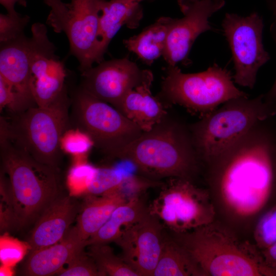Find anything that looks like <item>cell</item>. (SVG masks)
I'll list each match as a JSON object with an SVG mask.
<instances>
[{
  "label": "cell",
  "instance_id": "cell-1",
  "mask_svg": "<svg viewBox=\"0 0 276 276\" xmlns=\"http://www.w3.org/2000/svg\"><path fill=\"white\" fill-rule=\"evenodd\" d=\"M271 119L256 124L208 164L225 204L239 217L258 213L273 184L276 125Z\"/></svg>",
  "mask_w": 276,
  "mask_h": 276
},
{
  "label": "cell",
  "instance_id": "cell-2",
  "mask_svg": "<svg viewBox=\"0 0 276 276\" xmlns=\"http://www.w3.org/2000/svg\"><path fill=\"white\" fill-rule=\"evenodd\" d=\"M114 157L130 162L144 177L153 180L170 177L192 181L201 163L189 126L168 116Z\"/></svg>",
  "mask_w": 276,
  "mask_h": 276
},
{
  "label": "cell",
  "instance_id": "cell-3",
  "mask_svg": "<svg viewBox=\"0 0 276 276\" xmlns=\"http://www.w3.org/2000/svg\"><path fill=\"white\" fill-rule=\"evenodd\" d=\"M1 157L12 211L13 225L36 220L59 195L56 169L41 164L1 133Z\"/></svg>",
  "mask_w": 276,
  "mask_h": 276
},
{
  "label": "cell",
  "instance_id": "cell-4",
  "mask_svg": "<svg viewBox=\"0 0 276 276\" xmlns=\"http://www.w3.org/2000/svg\"><path fill=\"white\" fill-rule=\"evenodd\" d=\"M276 114V106L262 94L231 99L189 126L201 162L209 164L259 122Z\"/></svg>",
  "mask_w": 276,
  "mask_h": 276
},
{
  "label": "cell",
  "instance_id": "cell-5",
  "mask_svg": "<svg viewBox=\"0 0 276 276\" xmlns=\"http://www.w3.org/2000/svg\"><path fill=\"white\" fill-rule=\"evenodd\" d=\"M172 238L187 251L204 275H262L261 256L212 223L188 232H173Z\"/></svg>",
  "mask_w": 276,
  "mask_h": 276
},
{
  "label": "cell",
  "instance_id": "cell-6",
  "mask_svg": "<svg viewBox=\"0 0 276 276\" xmlns=\"http://www.w3.org/2000/svg\"><path fill=\"white\" fill-rule=\"evenodd\" d=\"M71 104L66 89L47 106L31 107L8 123L1 119V132L44 165L57 168L61 138L68 129Z\"/></svg>",
  "mask_w": 276,
  "mask_h": 276
},
{
  "label": "cell",
  "instance_id": "cell-7",
  "mask_svg": "<svg viewBox=\"0 0 276 276\" xmlns=\"http://www.w3.org/2000/svg\"><path fill=\"white\" fill-rule=\"evenodd\" d=\"M233 76L216 63L204 71L191 74L182 73L176 65H168L157 97L182 106L201 118L231 99L248 97L235 86Z\"/></svg>",
  "mask_w": 276,
  "mask_h": 276
},
{
  "label": "cell",
  "instance_id": "cell-8",
  "mask_svg": "<svg viewBox=\"0 0 276 276\" xmlns=\"http://www.w3.org/2000/svg\"><path fill=\"white\" fill-rule=\"evenodd\" d=\"M71 105L70 120L76 128L87 134L94 146L110 156L114 157L143 132L112 105L81 87L74 93Z\"/></svg>",
  "mask_w": 276,
  "mask_h": 276
},
{
  "label": "cell",
  "instance_id": "cell-9",
  "mask_svg": "<svg viewBox=\"0 0 276 276\" xmlns=\"http://www.w3.org/2000/svg\"><path fill=\"white\" fill-rule=\"evenodd\" d=\"M171 179L149 206L150 212L176 233L212 223L215 211L209 193L190 180Z\"/></svg>",
  "mask_w": 276,
  "mask_h": 276
},
{
  "label": "cell",
  "instance_id": "cell-10",
  "mask_svg": "<svg viewBox=\"0 0 276 276\" xmlns=\"http://www.w3.org/2000/svg\"><path fill=\"white\" fill-rule=\"evenodd\" d=\"M221 25L232 54L234 81L252 89L259 70L270 59L263 43V19L257 12L245 17L226 13Z\"/></svg>",
  "mask_w": 276,
  "mask_h": 276
},
{
  "label": "cell",
  "instance_id": "cell-11",
  "mask_svg": "<svg viewBox=\"0 0 276 276\" xmlns=\"http://www.w3.org/2000/svg\"><path fill=\"white\" fill-rule=\"evenodd\" d=\"M30 50L31 91L38 106H47L65 89L64 63L55 54V47L47 35L45 26L34 24Z\"/></svg>",
  "mask_w": 276,
  "mask_h": 276
},
{
  "label": "cell",
  "instance_id": "cell-12",
  "mask_svg": "<svg viewBox=\"0 0 276 276\" xmlns=\"http://www.w3.org/2000/svg\"><path fill=\"white\" fill-rule=\"evenodd\" d=\"M80 87L97 98L116 107L131 90L152 82V73L139 67L128 58L102 61L82 73Z\"/></svg>",
  "mask_w": 276,
  "mask_h": 276
},
{
  "label": "cell",
  "instance_id": "cell-13",
  "mask_svg": "<svg viewBox=\"0 0 276 276\" xmlns=\"http://www.w3.org/2000/svg\"><path fill=\"white\" fill-rule=\"evenodd\" d=\"M183 14L172 18L163 57L168 65L178 62L190 64L189 55L193 44L202 33L213 31L210 18L222 9L224 0H200L192 3H178Z\"/></svg>",
  "mask_w": 276,
  "mask_h": 276
},
{
  "label": "cell",
  "instance_id": "cell-14",
  "mask_svg": "<svg viewBox=\"0 0 276 276\" xmlns=\"http://www.w3.org/2000/svg\"><path fill=\"white\" fill-rule=\"evenodd\" d=\"M165 234L160 220L150 211L142 220L125 229L114 242L121 249V257L139 276H153Z\"/></svg>",
  "mask_w": 276,
  "mask_h": 276
},
{
  "label": "cell",
  "instance_id": "cell-15",
  "mask_svg": "<svg viewBox=\"0 0 276 276\" xmlns=\"http://www.w3.org/2000/svg\"><path fill=\"white\" fill-rule=\"evenodd\" d=\"M105 0H71L64 32L82 73L93 67L102 6Z\"/></svg>",
  "mask_w": 276,
  "mask_h": 276
},
{
  "label": "cell",
  "instance_id": "cell-16",
  "mask_svg": "<svg viewBox=\"0 0 276 276\" xmlns=\"http://www.w3.org/2000/svg\"><path fill=\"white\" fill-rule=\"evenodd\" d=\"M31 38L24 34L1 42L0 77L32 106H37L31 88L30 50Z\"/></svg>",
  "mask_w": 276,
  "mask_h": 276
},
{
  "label": "cell",
  "instance_id": "cell-17",
  "mask_svg": "<svg viewBox=\"0 0 276 276\" xmlns=\"http://www.w3.org/2000/svg\"><path fill=\"white\" fill-rule=\"evenodd\" d=\"M76 213V205L70 197L58 196L36 220L28 241L29 252L60 241L70 229Z\"/></svg>",
  "mask_w": 276,
  "mask_h": 276
},
{
  "label": "cell",
  "instance_id": "cell-18",
  "mask_svg": "<svg viewBox=\"0 0 276 276\" xmlns=\"http://www.w3.org/2000/svg\"><path fill=\"white\" fill-rule=\"evenodd\" d=\"M143 16L142 7L139 2L105 0L99 19L94 62L103 61L109 44L123 26L132 29L137 28Z\"/></svg>",
  "mask_w": 276,
  "mask_h": 276
},
{
  "label": "cell",
  "instance_id": "cell-19",
  "mask_svg": "<svg viewBox=\"0 0 276 276\" xmlns=\"http://www.w3.org/2000/svg\"><path fill=\"white\" fill-rule=\"evenodd\" d=\"M85 247V242L79 238L73 227L59 242L29 252L23 273L30 276L57 274Z\"/></svg>",
  "mask_w": 276,
  "mask_h": 276
},
{
  "label": "cell",
  "instance_id": "cell-20",
  "mask_svg": "<svg viewBox=\"0 0 276 276\" xmlns=\"http://www.w3.org/2000/svg\"><path fill=\"white\" fill-rule=\"evenodd\" d=\"M132 197L121 187L102 195H88L75 226L79 238L85 242L106 223L117 207Z\"/></svg>",
  "mask_w": 276,
  "mask_h": 276
},
{
  "label": "cell",
  "instance_id": "cell-21",
  "mask_svg": "<svg viewBox=\"0 0 276 276\" xmlns=\"http://www.w3.org/2000/svg\"><path fill=\"white\" fill-rule=\"evenodd\" d=\"M152 83L146 82L131 90L114 107L143 132L149 131L168 116L163 102L151 94Z\"/></svg>",
  "mask_w": 276,
  "mask_h": 276
},
{
  "label": "cell",
  "instance_id": "cell-22",
  "mask_svg": "<svg viewBox=\"0 0 276 276\" xmlns=\"http://www.w3.org/2000/svg\"><path fill=\"white\" fill-rule=\"evenodd\" d=\"M140 195L131 197L117 207L101 228L85 241V246L114 242L125 229L145 217L150 208Z\"/></svg>",
  "mask_w": 276,
  "mask_h": 276
},
{
  "label": "cell",
  "instance_id": "cell-23",
  "mask_svg": "<svg viewBox=\"0 0 276 276\" xmlns=\"http://www.w3.org/2000/svg\"><path fill=\"white\" fill-rule=\"evenodd\" d=\"M172 19L159 17L137 35L124 40L125 47L145 64H151L163 55Z\"/></svg>",
  "mask_w": 276,
  "mask_h": 276
},
{
  "label": "cell",
  "instance_id": "cell-24",
  "mask_svg": "<svg viewBox=\"0 0 276 276\" xmlns=\"http://www.w3.org/2000/svg\"><path fill=\"white\" fill-rule=\"evenodd\" d=\"M204 275L187 251L165 234L162 251L153 276Z\"/></svg>",
  "mask_w": 276,
  "mask_h": 276
},
{
  "label": "cell",
  "instance_id": "cell-25",
  "mask_svg": "<svg viewBox=\"0 0 276 276\" xmlns=\"http://www.w3.org/2000/svg\"><path fill=\"white\" fill-rule=\"evenodd\" d=\"M88 246L87 253L95 262L100 276H139L107 244H93Z\"/></svg>",
  "mask_w": 276,
  "mask_h": 276
},
{
  "label": "cell",
  "instance_id": "cell-26",
  "mask_svg": "<svg viewBox=\"0 0 276 276\" xmlns=\"http://www.w3.org/2000/svg\"><path fill=\"white\" fill-rule=\"evenodd\" d=\"M127 175L116 168H96L85 193L94 195L105 194L119 187Z\"/></svg>",
  "mask_w": 276,
  "mask_h": 276
},
{
  "label": "cell",
  "instance_id": "cell-27",
  "mask_svg": "<svg viewBox=\"0 0 276 276\" xmlns=\"http://www.w3.org/2000/svg\"><path fill=\"white\" fill-rule=\"evenodd\" d=\"M30 250L28 242H24L8 234L0 238V261L2 265L12 267Z\"/></svg>",
  "mask_w": 276,
  "mask_h": 276
},
{
  "label": "cell",
  "instance_id": "cell-28",
  "mask_svg": "<svg viewBox=\"0 0 276 276\" xmlns=\"http://www.w3.org/2000/svg\"><path fill=\"white\" fill-rule=\"evenodd\" d=\"M254 236L256 246L261 250L276 242V205L259 220Z\"/></svg>",
  "mask_w": 276,
  "mask_h": 276
},
{
  "label": "cell",
  "instance_id": "cell-29",
  "mask_svg": "<svg viewBox=\"0 0 276 276\" xmlns=\"http://www.w3.org/2000/svg\"><path fill=\"white\" fill-rule=\"evenodd\" d=\"M94 146L90 137L78 129H67L61 140V148L70 154L84 156Z\"/></svg>",
  "mask_w": 276,
  "mask_h": 276
},
{
  "label": "cell",
  "instance_id": "cell-30",
  "mask_svg": "<svg viewBox=\"0 0 276 276\" xmlns=\"http://www.w3.org/2000/svg\"><path fill=\"white\" fill-rule=\"evenodd\" d=\"M57 275L60 276H100L91 257L84 251L78 253Z\"/></svg>",
  "mask_w": 276,
  "mask_h": 276
},
{
  "label": "cell",
  "instance_id": "cell-31",
  "mask_svg": "<svg viewBox=\"0 0 276 276\" xmlns=\"http://www.w3.org/2000/svg\"><path fill=\"white\" fill-rule=\"evenodd\" d=\"M30 20L28 15L17 16L0 14V41L5 42L14 39L24 34V29Z\"/></svg>",
  "mask_w": 276,
  "mask_h": 276
},
{
  "label": "cell",
  "instance_id": "cell-32",
  "mask_svg": "<svg viewBox=\"0 0 276 276\" xmlns=\"http://www.w3.org/2000/svg\"><path fill=\"white\" fill-rule=\"evenodd\" d=\"M33 107L0 77V109L7 108L13 114Z\"/></svg>",
  "mask_w": 276,
  "mask_h": 276
},
{
  "label": "cell",
  "instance_id": "cell-33",
  "mask_svg": "<svg viewBox=\"0 0 276 276\" xmlns=\"http://www.w3.org/2000/svg\"><path fill=\"white\" fill-rule=\"evenodd\" d=\"M44 3L51 8L47 18V23L55 32H64L67 19L68 8L67 4L61 0H43Z\"/></svg>",
  "mask_w": 276,
  "mask_h": 276
},
{
  "label": "cell",
  "instance_id": "cell-34",
  "mask_svg": "<svg viewBox=\"0 0 276 276\" xmlns=\"http://www.w3.org/2000/svg\"><path fill=\"white\" fill-rule=\"evenodd\" d=\"M95 168L85 162L75 166L71 170L68 176V182L71 187H80V190L85 192Z\"/></svg>",
  "mask_w": 276,
  "mask_h": 276
},
{
  "label": "cell",
  "instance_id": "cell-35",
  "mask_svg": "<svg viewBox=\"0 0 276 276\" xmlns=\"http://www.w3.org/2000/svg\"><path fill=\"white\" fill-rule=\"evenodd\" d=\"M270 33L276 44V22L273 21L270 28ZM264 95L265 101L269 104L276 106V77L269 90Z\"/></svg>",
  "mask_w": 276,
  "mask_h": 276
},
{
  "label": "cell",
  "instance_id": "cell-36",
  "mask_svg": "<svg viewBox=\"0 0 276 276\" xmlns=\"http://www.w3.org/2000/svg\"><path fill=\"white\" fill-rule=\"evenodd\" d=\"M261 257L264 265L268 267H276V242L261 250Z\"/></svg>",
  "mask_w": 276,
  "mask_h": 276
},
{
  "label": "cell",
  "instance_id": "cell-37",
  "mask_svg": "<svg viewBox=\"0 0 276 276\" xmlns=\"http://www.w3.org/2000/svg\"><path fill=\"white\" fill-rule=\"evenodd\" d=\"M0 3L7 11V14L12 16H17L20 15L15 10V5L18 4L26 7L27 5V0H0Z\"/></svg>",
  "mask_w": 276,
  "mask_h": 276
},
{
  "label": "cell",
  "instance_id": "cell-38",
  "mask_svg": "<svg viewBox=\"0 0 276 276\" xmlns=\"http://www.w3.org/2000/svg\"><path fill=\"white\" fill-rule=\"evenodd\" d=\"M262 273V275L276 276V267H268L263 264Z\"/></svg>",
  "mask_w": 276,
  "mask_h": 276
},
{
  "label": "cell",
  "instance_id": "cell-39",
  "mask_svg": "<svg viewBox=\"0 0 276 276\" xmlns=\"http://www.w3.org/2000/svg\"><path fill=\"white\" fill-rule=\"evenodd\" d=\"M13 272L12 270V267L1 265L0 269V275H12Z\"/></svg>",
  "mask_w": 276,
  "mask_h": 276
},
{
  "label": "cell",
  "instance_id": "cell-40",
  "mask_svg": "<svg viewBox=\"0 0 276 276\" xmlns=\"http://www.w3.org/2000/svg\"><path fill=\"white\" fill-rule=\"evenodd\" d=\"M267 2L274 16V21L276 22V0H267Z\"/></svg>",
  "mask_w": 276,
  "mask_h": 276
},
{
  "label": "cell",
  "instance_id": "cell-41",
  "mask_svg": "<svg viewBox=\"0 0 276 276\" xmlns=\"http://www.w3.org/2000/svg\"><path fill=\"white\" fill-rule=\"evenodd\" d=\"M200 0H177L178 3H192ZM217 1V0H214Z\"/></svg>",
  "mask_w": 276,
  "mask_h": 276
},
{
  "label": "cell",
  "instance_id": "cell-42",
  "mask_svg": "<svg viewBox=\"0 0 276 276\" xmlns=\"http://www.w3.org/2000/svg\"><path fill=\"white\" fill-rule=\"evenodd\" d=\"M141 1H143V0H141Z\"/></svg>",
  "mask_w": 276,
  "mask_h": 276
}]
</instances>
